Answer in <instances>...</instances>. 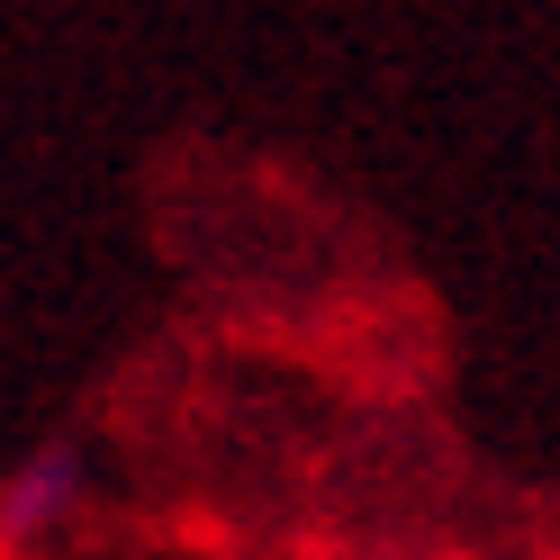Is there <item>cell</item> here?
<instances>
[{
	"label": "cell",
	"instance_id": "obj_1",
	"mask_svg": "<svg viewBox=\"0 0 560 560\" xmlns=\"http://www.w3.org/2000/svg\"><path fill=\"white\" fill-rule=\"evenodd\" d=\"M63 506H73V452H46V462H27L19 488L0 498V534L27 542V534H46V515H63Z\"/></svg>",
	"mask_w": 560,
	"mask_h": 560
}]
</instances>
